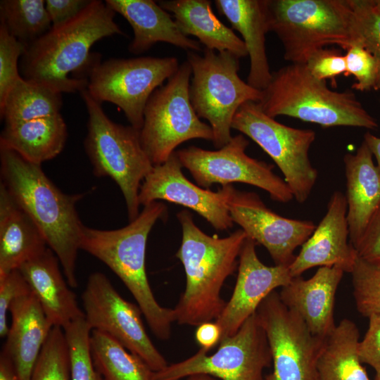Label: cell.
I'll use <instances>...</instances> for the list:
<instances>
[{"mask_svg": "<svg viewBox=\"0 0 380 380\" xmlns=\"http://www.w3.org/2000/svg\"><path fill=\"white\" fill-rule=\"evenodd\" d=\"M115 11L100 0H91L77 16L54 26L30 44L20 58L23 78L60 93L81 92L100 61L90 49L99 40L123 32L114 21Z\"/></svg>", "mask_w": 380, "mask_h": 380, "instance_id": "1", "label": "cell"}, {"mask_svg": "<svg viewBox=\"0 0 380 380\" xmlns=\"http://www.w3.org/2000/svg\"><path fill=\"white\" fill-rule=\"evenodd\" d=\"M0 161L1 183L39 228L58 258L68 285L77 288L76 265L84 224L76 206L84 194L63 193L41 165L1 146Z\"/></svg>", "mask_w": 380, "mask_h": 380, "instance_id": "2", "label": "cell"}, {"mask_svg": "<svg viewBox=\"0 0 380 380\" xmlns=\"http://www.w3.org/2000/svg\"><path fill=\"white\" fill-rule=\"evenodd\" d=\"M177 216L182 239L176 257L184 269L186 288L174 308L175 322L198 327L215 320L222 312L227 302L221 297L222 288L237 269L248 236L241 229L224 238L211 236L196 226L189 211Z\"/></svg>", "mask_w": 380, "mask_h": 380, "instance_id": "3", "label": "cell"}, {"mask_svg": "<svg viewBox=\"0 0 380 380\" xmlns=\"http://www.w3.org/2000/svg\"><path fill=\"white\" fill-rule=\"evenodd\" d=\"M167 208L160 201L144 206L136 219L122 228L101 230L84 225L80 250L106 265L124 283L140 308L152 333L160 340L171 335L175 322L174 308H164L156 300L146 271L148 234Z\"/></svg>", "mask_w": 380, "mask_h": 380, "instance_id": "4", "label": "cell"}, {"mask_svg": "<svg viewBox=\"0 0 380 380\" xmlns=\"http://www.w3.org/2000/svg\"><path fill=\"white\" fill-rule=\"evenodd\" d=\"M259 104L270 117L285 115L324 127L376 129L378 123L350 91L330 89L305 64L290 63L272 72Z\"/></svg>", "mask_w": 380, "mask_h": 380, "instance_id": "5", "label": "cell"}, {"mask_svg": "<svg viewBox=\"0 0 380 380\" xmlns=\"http://www.w3.org/2000/svg\"><path fill=\"white\" fill-rule=\"evenodd\" d=\"M270 32L281 41L284 58L305 64L316 51L360 42L349 0H267Z\"/></svg>", "mask_w": 380, "mask_h": 380, "instance_id": "6", "label": "cell"}, {"mask_svg": "<svg viewBox=\"0 0 380 380\" xmlns=\"http://www.w3.org/2000/svg\"><path fill=\"white\" fill-rule=\"evenodd\" d=\"M80 93L88 113L84 148L93 173L118 185L131 222L140 213V186L153 167L141 145L140 130L111 120L86 89Z\"/></svg>", "mask_w": 380, "mask_h": 380, "instance_id": "7", "label": "cell"}, {"mask_svg": "<svg viewBox=\"0 0 380 380\" xmlns=\"http://www.w3.org/2000/svg\"><path fill=\"white\" fill-rule=\"evenodd\" d=\"M187 62L192 70L191 104L197 115L208 121L213 145L219 149L232 138V125L237 110L248 101L259 103L262 91L240 78L239 58L230 52L205 49L200 55L189 51Z\"/></svg>", "mask_w": 380, "mask_h": 380, "instance_id": "8", "label": "cell"}, {"mask_svg": "<svg viewBox=\"0 0 380 380\" xmlns=\"http://www.w3.org/2000/svg\"><path fill=\"white\" fill-rule=\"evenodd\" d=\"M191 75L186 61L165 84L153 91L146 105L140 139L153 165L165 163L184 141L194 139L213 141L210 126L201 121L190 100Z\"/></svg>", "mask_w": 380, "mask_h": 380, "instance_id": "9", "label": "cell"}, {"mask_svg": "<svg viewBox=\"0 0 380 380\" xmlns=\"http://www.w3.org/2000/svg\"><path fill=\"white\" fill-rule=\"evenodd\" d=\"M234 129L254 141L277 164L293 198L303 203L310 196L318 172L312 165L309 151L315 131L291 127L267 115L259 103L241 105L233 118Z\"/></svg>", "mask_w": 380, "mask_h": 380, "instance_id": "10", "label": "cell"}, {"mask_svg": "<svg viewBox=\"0 0 380 380\" xmlns=\"http://www.w3.org/2000/svg\"><path fill=\"white\" fill-rule=\"evenodd\" d=\"M179 67L175 57L110 58L94 66L86 89L99 103L118 106L130 125L140 130L150 96Z\"/></svg>", "mask_w": 380, "mask_h": 380, "instance_id": "11", "label": "cell"}, {"mask_svg": "<svg viewBox=\"0 0 380 380\" xmlns=\"http://www.w3.org/2000/svg\"><path fill=\"white\" fill-rule=\"evenodd\" d=\"M271 365L267 336L255 312L236 333L221 340L213 354L200 348L189 358L153 372L152 380H180L195 374L220 380H266L263 372Z\"/></svg>", "mask_w": 380, "mask_h": 380, "instance_id": "12", "label": "cell"}, {"mask_svg": "<svg viewBox=\"0 0 380 380\" xmlns=\"http://www.w3.org/2000/svg\"><path fill=\"white\" fill-rule=\"evenodd\" d=\"M248 144L245 136L239 134L215 151L189 146L175 152L183 167L202 188L241 182L266 191L275 201H291L293 196L284 179L273 172L272 165L248 156L246 153Z\"/></svg>", "mask_w": 380, "mask_h": 380, "instance_id": "13", "label": "cell"}, {"mask_svg": "<svg viewBox=\"0 0 380 380\" xmlns=\"http://www.w3.org/2000/svg\"><path fill=\"white\" fill-rule=\"evenodd\" d=\"M256 315L264 329L272 355V372L266 380H317V363L324 340L312 334L295 312L272 292Z\"/></svg>", "mask_w": 380, "mask_h": 380, "instance_id": "14", "label": "cell"}, {"mask_svg": "<svg viewBox=\"0 0 380 380\" xmlns=\"http://www.w3.org/2000/svg\"><path fill=\"white\" fill-rule=\"evenodd\" d=\"M82 299L91 330L110 335L153 372L168 365L146 333L140 308L124 299L104 274L96 272L89 276Z\"/></svg>", "mask_w": 380, "mask_h": 380, "instance_id": "15", "label": "cell"}, {"mask_svg": "<svg viewBox=\"0 0 380 380\" xmlns=\"http://www.w3.org/2000/svg\"><path fill=\"white\" fill-rule=\"evenodd\" d=\"M222 187L234 223L267 249L275 265L289 267L296 258L295 250L308 239L316 225L277 214L254 192L239 191L232 184Z\"/></svg>", "mask_w": 380, "mask_h": 380, "instance_id": "16", "label": "cell"}, {"mask_svg": "<svg viewBox=\"0 0 380 380\" xmlns=\"http://www.w3.org/2000/svg\"><path fill=\"white\" fill-rule=\"evenodd\" d=\"M176 152L163 163L153 165L141 183L139 192L140 205L165 201L191 209L218 231L232 227L234 222L222 186L217 191L204 189L189 181Z\"/></svg>", "mask_w": 380, "mask_h": 380, "instance_id": "17", "label": "cell"}, {"mask_svg": "<svg viewBox=\"0 0 380 380\" xmlns=\"http://www.w3.org/2000/svg\"><path fill=\"white\" fill-rule=\"evenodd\" d=\"M256 243L247 237L239 257L238 274L232 295L215 320L221 330L220 341L234 334L277 288L293 278L287 266H267L258 258Z\"/></svg>", "mask_w": 380, "mask_h": 380, "instance_id": "18", "label": "cell"}, {"mask_svg": "<svg viewBox=\"0 0 380 380\" xmlns=\"http://www.w3.org/2000/svg\"><path fill=\"white\" fill-rule=\"evenodd\" d=\"M346 215V196L336 191L330 197L325 215L289 267L292 277L317 266L336 267L351 273L358 255L348 241Z\"/></svg>", "mask_w": 380, "mask_h": 380, "instance_id": "19", "label": "cell"}, {"mask_svg": "<svg viewBox=\"0 0 380 380\" xmlns=\"http://www.w3.org/2000/svg\"><path fill=\"white\" fill-rule=\"evenodd\" d=\"M343 274L336 267H319L310 279L293 277L279 293L284 305L299 315L317 338L325 339L336 326L335 296Z\"/></svg>", "mask_w": 380, "mask_h": 380, "instance_id": "20", "label": "cell"}, {"mask_svg": "<svg viewBox=\"0 0 380 380\" xmlns=\"http://www.w3.org/2000/svg\"><path fill=\"white\" fill-rule=\"evenodd\" d=\"M56 255L49 247L18 269L40 303L53 327L63 329L84 317L75 293L68 286Z\"/></svg>", "mask_w": 380, "mask_h": 380, "instance_id": "21", "label": "cell"}, {"mask_svg": "<svg viewBox=\"0 0 380 380\" xmlns=\"http://www.w3.org/2000/svg\"><path fill=\"white\" fill-rule=\"evenodd\" d=\"M9 312L11 325L1 351L11 358L20 380H30L53 325L32 291L14 300Z\"/></svg>", "mask_w": 380, "mask_h": 380, "instance_id": "22", "label": "cell"}, {"mask_svg": "<svg viewBox=\"0 0 380 380\" xmlns=\"http://www.w3.org/2000/svg\"><path fill=\"white\" fill-rule=\"evenodd\" d=\"M373 156L362 141L355 153L343 157L346 178L347 222L349 241L357 246L380 208V173Z\"/></svg>", "mask_w": 380, "mask_h": 380, "instance_id": "23", "label": "cell"}, {"mask_svg": "<svg viewBox=\"0 0 380 380\" xmlns=\"http://www.w3.org/2000/svg\"><path fill=\"white\" fill-rule=\"evenodd\" d=\"M218 12L238 31L250 58L247 83L262 91L272 72L266 53L265 35L270 32L267 0H215Z\"/></svg>", "mask_w": 380, "mask_h": 380, "instance_id": "24", "label": "cell"}, {"mask_svg": "<svg viewBox=\"0 0 380 380\" xmlns=\"http://www.w3.org/2000/svg\"><path fill=\"white\" fill-rule=\"evenodd\" d=\"M115 13L122 15L131 25L134 37L128 49L140 54L158 42H165L181 49L200 51V42L185 36L175 20L158 2L152 0H106Z\"/></svg>", "mask_w": 380, "mask_h": 380, "instance_id": "25", "label": "cell"}, {"mask_svg": "<svg viewBox=\"0 0 380 380\" xmlns=\"http://www.w3.org/2000/svg\"><path fill=\"white\" fill-rule=\"evenodd\" d=\"M46 239L30 216L0 184V275L42 253Z\"/></svg>", "mask_w": 380, "mask_h": 380, "instance_id": "26", "label": "cell"}, {"mask_svg": "<svg viewBox=\"0 0 380 380\" xmlns=\"http://www.w3.org/2000/svg\"><path fill=\"white\" fill-rule=\"evenodd\" d=\"M158 4L172 14L180 31L193 35L205 49L228 51L239 58L248 56L242 39L215 15L208 0H165Z\"/></svg>", "mask_w": 380, "mask_h": 380, "instance_id": "27", "label": "cell"}, {"mask_svg": "<svg viewBox=\"0 0 380 380\" xmlns=\"http://www.w3.org/2000/svg\"><path fill=\"white\" fill-rule=\"evenodd\" d=\"M67 126L60 113L27 121L5 124L0 146L11 149L35 164L56 157L63 151Z\"/></svg>", "mask_w": 380, "mask_h": 380, "instance_id": "28", "label": "cell"}, {"mask_svg": "<svg viewBox=\"0 0 380 380\" xmlns=\"http://www.w3.org/2000/svg\"><path fill=\"white\" fill-rule=\"evenodd\" d=\"M357 325L343 319L324 340L317 363V380H369L357 355Z\"/></svg>", "mask_w": 380, "mask_h": 380, "instance_id": "29", "label": "cell"}, {"mask_svg": "<svg viewBox=\"0 0 380 380\" xmlns=\"http://www.w3.org/2000/svg\"><path fill=\"white\" fill-rule=\"evenodd\" d=\"M90 349L94 367L105 380H152L148 365L106 333L91 330Z\"/></svg>", "mask_w": 380, "mask_h": 380, "instance_id": "30", "label": "cell"}, {"mask_svg": "<svg viewBox=\"0 0 380 380\" xmlns=\"http://www.w3.org/2000/svg\"><path fill=\"white\" fill-rule=\"evenodd\" d=\"M61 106V93L22 78L0 104V114L5 124H10L58 114Z\"/></svg>", "mask_w": 380, "mask_h": 380, "instance_id": "31", "label": "cell"}, {"mask_svg": "<svg viewBox=\"0 0 380 380\" xmlns=\"http://www.w3.org/2000/svg\"><path fill=\"white\" fill-rule=\"evenodd\" d=\"M1 24L27 46L51 27L44 0H1Z\"/></svg>", "mask_w": 380, "mask_h": 380, "instance_id": "32", "label": "cell"}, {"mask_svg": "<svg viewBox=\"0 0 380 380\" xmlns=\"http://www.w3.org/2000/svg\"><path fill=\"white\" fill-rule=\"evenodd\" d=\"M30 380H72L69 349L61 327L51 329Z\"/></svg>", "mask_w": 380, "mask_h": 380, "instance_id": "33", "label": "cell"}, {"mask_svg": "<svg viewBox=\"0 0 380 380\" xmlns=\"http://www.w3.org/2000/svg\"><path fill=\"white\" fill-rule=\"evenodd\" d=\"M68 342L72 380H105L94 367L91 349V329L84 317L63 329Z\"/></svg>", "mask_w": 380, "mask_h": 380, "instance_id": "34", "label": "cell"}, {"mask_svg": "<svg viewBox=\"0 0 380 380\" xmlns=\"http://www.w3.org/2000/svg\"><path fill=\"white\" fill-rule=\"evenodd\" d=\"M350 274L357 311L367 317L380 316V265L358 256Z\"/></svg>", "mask_w": 380, "mask_h": 380, "instance_id": "35", "label": "cell"}, {"mask_svg": "<svg viewBox=\"0 0 380 380\" xmlns=\"http://www.w3.org/2000/svg\"><path fill=\"white\" fill-rule=\"evenodd\" d=\"M353 8L360 42L376 61L379 75L376 90H380V13L372 0H349Z\"/></svg>", "mask_w": 380, "mask_h": 380, "instance_id": "36", "label": "cell"}, {"mask_svg": "<svg viewBox=\"0 0 380 380\" xmlns=\"http://www.w3.org/2000/svg\"><path fill=\"white\" fill-rule=\"evenodd\" d=\"M26 48L0 24V104L9 90L23 78L19 63Z\"/></svg>", "mask_w": 380, "mask_h": 380, "instance_id": "37", "label": "cell"}, {"mask_svg": "<svg viewBox=\"0 0 380 380\" xmlns=\"http://www.w3.org/2000/svg\"><path fill=\"white\" fill-rule=\"evenodd\" d=\"M346 76L353 75L356 82L352 88L366 91L376 90L379 68L374 57L358 42L347 49L345 54Z\"/></svg>", "mask_w": 380, "mask_h": 380, "instance_id": "38", "label": "cell"}, {"mask_svg": "<svg viewBox=\"0 0 380 380\" xmlns=\"http://www.w3.org/2000/svg\"><path fill=\"white\" fill-rule=\"evenodd\" d=\"M31 289L18 270L0 275V336L5 338L9 331L7 315L12 302L31 292Z\"/></svg>", "mask_w": 380, "mask_h": 380, "instance_id": "39", "label": "cell"}, {"mask_svg": "<svg viewBox=\"0 0 380 380\" xmlns=\"http://www.w3.org/2000/svg\"><path fill=\"white\" fill-rule=\"evenodd\" d=\"M315 77L326 80L346 73L345 55L335 49L323 48L314 52L305 63Z\"/></svg>", "mask_w": 380, "mask_h": 380, "instance_id": "40", "label": "cell"}, {"mask_svg": "<svg viewBox=\"0 0 380 380\" xmlns=\"http://www.w3.org/2000/svg\"><path fill=\"white\" fill-rule=\"evenodd\" d=\"M364 338L357 344V355L362 363L371 366L380 380V316L372 315Z\"/></svg>", "mask_w": 380, "mask_h": 380, "instance_id": "41", "label": "cell"}, {"mask_svg": "<svg viewBox=\"0 0 380 380\" xmlns=\"http://www.w3.org/2000/svg\"><path fill=\"white\" fill-rule=\"evenodd\" d=\"M355 248L360 258L380 265V208Z\"/></svg>", "mask_w": 380, "mask_h": 380, "instance_id": "42", "label": "cell"}, {"mask_svg": "<svg viewBox=\"0 0 380 380\" xmlns=\"http://www.w3.org/2000/svg\"><path fill=\"white\" fill-rule=\"evenodd\" d=\"M91 0H46L45 5L52 26H58L77 16Z\"/></svg>", "mask_w": 380, "mask_h": 380, "instance_id": "43", "label": "cell"}, {"mask_svg": "<svg viewBox=\"0 0 380 380\" xmlns=\"http://www.w3.org/2000/svg\"><path fill=\"white\" fill-rule=\"evenodd\" d=\"M220 338L221 330L215 322H204L196 328L195 339L201 349L207 353L219 344Z\"/></svg>", "mask_w": 380, "mask_h": 380, "instance_id": "44", "label": "cell"}, {"mask_svg": "<svg viewBox=\"0 0 380 380\" xmlns=\"http://www.w3.org/2000/svg\"><path fill=\"white\" fill-rule=\"evenodd\" d=\"M0 380H20L13 362L3 351L0 355Z\"/></svg>", "mask_w": 380, "mask_h": 380, "instance_id": "45", "label": "cell"}, {"mask_svg": "<svg viewBox=\"0 0 380 380\" xmlns=\"http://www.w3.org/2000/svg\"><path fill=\"white\" fill-rule=\"evenodd\" d=\"M363 141L367 144L372 156L375 157L376 167L380 173V137L367 132L364 135Z\"/></svg>", "mask_w": 380, "mask_h": 380, "instance_id": "46", "label": "cell"}, {"mask_svg": "<svg viewBox=\"0 0 380 380\" xmlns=\"http://www.w3.org/2000/svg\"><path fill=\"white\" fill-rule=\"evenodd\" d=\"M186 380H219L218 379L205 374H195L186 377Z\"/></svg>", "mask_w": 380, "mask_h": 380, "instance_id": "47", "label": "cell"}, {"mask_svg": "<svg viewBox=\"0 0 380 380\" xmlns=\"http://www.w3.org/2000/svg\"><path fill=\"white\" fill-rule=\"evenodd\" d=\"M375 9L380 13V0H372Z\"/></svg>", "mask_w": 380, "mask_h": 380, "instance_id": "48", "label": "cell"}]
</instances>
